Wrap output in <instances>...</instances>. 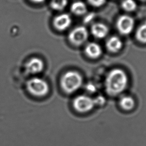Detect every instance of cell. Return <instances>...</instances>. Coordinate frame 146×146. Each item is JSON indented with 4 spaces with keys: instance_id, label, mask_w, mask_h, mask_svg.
<instances>
[{
    "instance_id": "obj_2",
    "label": "cell",
    "mask_w": 146,
    "mask_h": 146,
    "mask_svg": "<svg viewBox=\"0 0 146 146\" xmlns=\"http://www.w3.org/2000/svg\"><path fill=\"white\" fill-rule=\"evenodd\" d=\"M82 82V76L76 71L66 72L60 79L61 87L67 94H71L78 90Z\"/></svg>"
},
{
    "instance_id": "obj_19",
    "label": "cell",
    "mask_w": 146,
    "mask_h": 146,
    "mask_svg": "<svg viewBox=\"0 0 146 146\" xmlns=\"http://www.w3.org/2000/svg\"><path fill=\"white\" fill-rule=\"evenodd\" d=\"M86 90L90 92V93H93L94 92H95L96 91V86L93 84V83H88L86 86Z\"/></svg>"
},
{
    "instance_id": "obj_4",
    "label": "cell",
    "mask_w": 146,
    "mask_h": 146,
    "mask_svg": "<svg viewBox=\"0 0 146 146\" xmlns=\"http://www.w3.org/2000/svg\"><path fill=\"white\" fill-rule=\"evenodd\" d=\"M72 105L77 112L86 113L91 111L95 104L94 99L88 96L82 95L76 96L74 99Z\"/></svg>"
},
{
    "instance_id": "obj_6",
    "label": "cell",
    "mask_w": 146,
    "mask_h": 146,
    "mask_svg": "<svg viewBox=\"0 0 146 146\" xmlns=\"http://www.w3.org/2000/svg\"><path fill=\"white\" fill-rule=\"evenodd\" d=\"M135 26V21L132 17L128 15H122L119 17L116 22V27L119 32L123 35L130 34Z\"/></svg>"
},
{
    "instance_id": "obj_1",
    "label": "cell",
    "mask_w": 146,
    "mask_h": 146,
    "mask_svg": "<svg viewBox=\"0 0 146 146\" xmlns=\"http://www.w3.org/2000/svg\"><path fill=\"white\" fill-rule=\"evenodd\" d=\"M128 76L125 72L120 68H114L107 74L105 80V88L108 94L116 96L126 88Z\"/></svg>"
},
{
    "instance_id": "obj_3",
    "label": "cell",
    "mask_w": 146,
    "mask_h": 146,
    "mask_svg": "<svg viewBox=\"0 0 146 146\" xmlns=\"http://www.w3.org/2000/svg\"><path fill=\"white\" fill-rule=\"evenodd\" d=\"M27 91L35 97H43L46 95L50 90L47 82L43 79L34 76L29 79L26 83Z\"/></svg>"
},
{
    "instance_id": "obj_14",
    "label": "cell",
    "mask_w": 146,
    "mask_h": 146,
    "mask_svg": "<svg viewBox=\"0 0 146 146\" xmlns=\"http://www.w3.org/2000/svg\"><path fill=\"white\" fill-rule=\"evenodd\" d=\"M136 38L140 43H146V21L138 27L136 33Z\"/></svg>"
},
{
    "instance_id": "obj_18",
    "label": "cell",
    "mask_w": 146,
    "mask_h": 146,
    "mask_svg": "<svg viewBox=\"0 0 146 146\" xmlns=\"http://www.w3.org/2000/svg\"><path fill=\"white\" fill-rule=\"evenodd\" d=\"M94 102H95V105H99V106H101L103 105L105 103L106 100L105 98L102 96H97L95 99H94Z\"/></svg>"
},
{
    "instance_id": "obj_10",
    "label": "cell",
    "mask_w": 146,
    "mask_h": 146,
    "mask_svg": "<svg viewBox=\"0 0 146 146\" xmlns=\"http://www.w3.org/2000/svg\"><path fill=\"white\" fill-rule=\"evenodd\" d=\"M91 31L94 37L98 39H102L107 35L109 32V29L108 26L103 23H96L92 26Z\"/></svg>"
},
{
    "instance_id": "obj_13",
    "label": "cell",
    "mask_w": 146,
    "mask_h": 146,
    "mask_svg": "<svg viewBox=\"0 0 146 146\" xmlns=\"http://www.w3.org/2000/svg\"><path fill=\"white\" fill-rule=\"evenodd\" d=\"M119 104L122 109L125 111H129L133 108L135 103L134 99L129 96H123L119 101Z\"/></svg>"
},
{
    "instance_id": "obj_16",
    "label": "cell",
    "mask_w": 146,
    "mask_h": 146,
    "mask_svg": "<svg viewBox=\"0 0 146 146\" xmlns=\"http://www.w3.org/2000/svg\"><path fill=\"white\" fill-rule=\"evenodd\" d=\"M67 3L68 0H51L50 6L55 10L61 11L66 7Z\"/></svg>"
},
{
    "instance_id": "obj_20",
    "label": "cell",
    "mask_w": 146,
    "mask_h": 146,
    "mask_svg": "<svg viewBox=\"0 0 146 146\" xmlns=\"http://www.w3.org/2000/svg\"><path fill=\"white\" fill-rule=\"evenodd\" d=\"M30 1H31V2L33 3H43L45 0H29Z\"/></svg>"
},
{
    "instance_id": "obj_17",
    "label": "cell",
    "mask_w": 146,
    "mask_h": 146,
    "mask_svg": "<svg viewBox=\"0 0 146 146\" xmlns=\"http://www.w3.org/2000/svg\"><path fill=\"white\" fill-rule=\"evenodd\" d=\"M87 1L91 6L99 7L104 5L106 2V0H87Z\"/></svg>"
},
{
    "instance_id": "obj_12",
    "label": "cell",
    "mask_w": 146,
    "mask_h": 146,
    "mask_svg": "<svg viewBox=\"0 0 146 146\" xmlns=\"http://www.w3.org/2000/svg\"><path fill=\"white\" fill-rule=\"evenodd\" d=\"M71 12L76 15H82L86 13L87 7L84 2L83 1L74 2L70 7Z\"/></svg>"
},
{
    "instance_id": "obj_5",
    "label": "cell",
    "mask_w": 146,
    "mask_h": 146,
    "mask_svg": "<svg viewBox=\"0 0 146 146\" xmlns=\"http://www.w3.org/2000/svg\"><path fill=\"white\" fill-rule=\"evenodd\" d=\"M88 32L84 26H78L70 31L68 35V39L71 43L75 46H80L83 44L88 39Z\"/></svg>"
},
{
    "instance_id": "obj_9",
    "label": "cell",
    "mask_w": 146,
    "mask_h": 146,
    "mask_svg": "<svg viewBox=\"0 0 146 146\" xmlns=\"http://www.w3.org/2000/svg\"><path fill=\"white\" fill-rule=\"evenodd\" d=\"M86 54L91 58H99L102 54L101 46L95 42H90L88 43L84 48Z\"/></svg>"
},
{
    "instance_id": "obj_15",
    "label": "cell",
    "mask_w": 146,
    "mask_h": 146,
    "mask_svg": "<svg viewBox=\"0 0 146 146\" xmlns=\"http://www.w3.org/2000/svg\"><path fill=\"white\" fill-rule=\"evenodd\" d=\"M121 6L125 11L131 12L136 9L137 3L135 0H123L121 3Z\"/></svg>"
},
{
    "instance_id": "obj_8",
    "label": "cell",
    "mask_w": 146,
    "mask_h": 146,
    "mask_svg": "<svg viewBox=\"0 0 146 146\" xmlns=\"http://www.w3.org/2000/svg\"><path fill=\"white\" fill-rule=\"evenodd\" d=\"M72 19L70 15L63 13L56 15L53 20L54 27L59 31H64L69 27L71 24Z\"/></svg>"
},
{
    "instance_id": "obj_21",
    "label": "cell",
    "mask_w": 146,
    "mask_h": 146,
    "mask_svg": "<svg viewBox=\"0 0 146 146\" xmlns=\"http://www.w3.org/2000/svg\"><path fill=\"white\" fill-rule=\"evenodd\" d=\"M140 1H144V2H145V1H146V0H140Z\"/></svg>"
},
{
    "instance_id": "obj_7",
    "label": "cell",
    "mask_w": 146,
    "mask_h": 146,
    "mask_svg": "<svg viewBox=\"0 0 146 146\" xmlns=\"http://www.w3.org/2000/svg\"><path fill=\"white\" fill-rule=\"evenodd\" d=\"M44 68V63L40 58L34 56L25 64V70L28 74L35 75L40 73Z\"/></svg>"
},
{
    "instance_id": "obj_11",
    "label": "cell",
    "mask_w": 146,
    "mask_h": 146,
    "mask_svg": "<svg viewBox=\"0 0 146 146\" xmlns=\"http://www.w3.org/2000/svg\"><path fill=\"white\" fill-rule=\"evenodd\" d=\"M123 46L121 40L116 36L110 37L106 42V47L108 51L112 52H117L120 51Z\"/></svg>"
}]
</instances>
